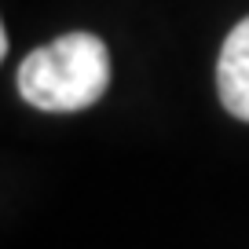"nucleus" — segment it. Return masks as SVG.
Instances as JSON below:
<instances>
[{
  "label": "nucleus",
  "instance_id": "2",
  "mask_svg": "<svg viewBox=\"0 0 249 249\" xmlns=\"http://www.w3.org/2000/svg\"><path fill=\"white\" fill-rule=\"evenodd\" d=\"M216 88L227 114H234L238 121H249V18H242L220 48Z\"/></svg>",
  "mask_w": 249,
  "mask_h": 249
},
{
  "label": "nucleus",
  "instance_id": "1",
  "mask_svg": "<svg viewBox=\"0 0 249 249\" xmlns=\"http://www.w3.org/2000/svg\"><path fill=\"white\" fill-rule=\"evenodd\" d=\"M110 85V55L95 33H66L26 55L18 66V92L48 114H73L103 99Z\"/></svg>",
  "mask_w": 249,
  "mask_h": 249
}]
</instances>
